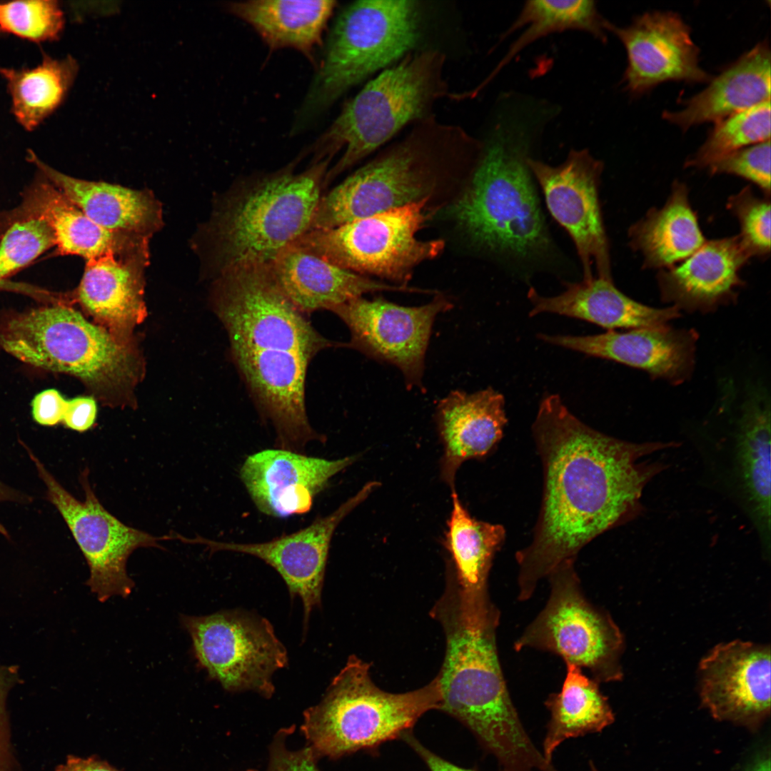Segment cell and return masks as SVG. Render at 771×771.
I'll use <instances>...</instances> for the list:
<instances>
[{"label": "cell", "instance_id": "1", "mask_svg": "<svg viewBox=\"0 0 771 771\" xmlns=\"http://www.w3.org/2000/svg\"><path fill=\"white\" fill-rule=\"evenodd\" d=\"M543 468V493L531 543L518 551V599L600 534L638 516L647 485L667 465L652 460L675 442L634 443L598 431L560 396L540 402L532 425Z\"/></svg>", "mask_w": 771, "mask_h": 771}, {"label": "cell", "instance_id": "2", "mask_svg": "<svg viewBox=\"0 0 771 771\" xmlns=\"http://www.w3.org/2000/svg\"><path fill=\"white\" fill-rule=\"evenodd\" d=\"M501 99L469 182L447 214L479 248L514 263L537 262L548 256L553 244L528 160L553 116L534 99L515 94Z\"/></svg>", "mask_w": 771, "mask_h": 771}, {"label": "cell", "instance_id": "3", "mask_svg": "<svg viewBox=\"0 0 771 771\" xmlns=\"http://www.w3.org/2000/svg\"><path fill=\"white\" fill-rule=\"evenodd\" d=\"M430 613L445 636L444 661L436 676L439 710L467 727L498 761L518 757L530 738L503 677L496 641L500 612L488 590L467 591L451 578Z\"/></svg>", "mask_w": 771, "mask_h": 771}, {"label": "cell", "instance_id": "4", "mask_svg": "<svg viewBox=\"0 0 771 771\" xmlns=\"http://www.w3.org/2000/svg\"><path fill=\"white\" fill-rule=\"evenodd\" d=\"M331 161L295 171L296 160L274 171L242 177L219 194L198 238L207 274L214 279L237 267L270 264L308 231Z\"/></svg>", "mask_w": 771, "mask_h": 771}, {"label": "cell", "instance_id": "5", "mask_svg": "<svg viewBox=\"0 0 771 771\" xmlns=\"http://www.w3.org/2000/svg\"><path fill=\"white\" fill-rule=\"evenodd\" d=\"M446 56L433 49L411 51L381 71L342 107L311 146L313 161L333 158L324 185L389 141L405 127L432 114L451 97L444 76Z\"/></svg>", "mask_w": 771, "mask_h": 771}, {"label": "cell", "instance_id": "6", "mask_svg": "<svg viewBox=\"0 0 771 771\" xmlns=\"http://www.w3.org/2000/svg\"><path fill=\"white\" fill-rule=\"evenodd\" d=\"M463 127L420 119L406 134L356 170L318 203L310 230L334 228L430 198L438 172L468 155Z\"/></svg>", "mask_w": 771, "mask_h": 771}, {"label": "cell", "instance_id": "7", "mask_svg": "<svg viewBox=\"0 0 771 771\" xmlns=\"http://www.w3.org/2000/svg\"><path fill=\"white\" fill-rule=\"evenodd\" d=\"M440 703L437 677L419 689L391 693L373 682L370 664L351 655L321 701L304 711L301 730L318 760H336L401 738Z\"/></svg>", "mask_w": 771, "mask_h": 771}, {"label": "cell", "instance_id": "8", "mask_svg": "<svg viewBox=\"0 0 771 771\" xmlns=\"http://www.w3.org/2000/svg\"><path fill=\"white\" fill-rule=\"evenodd\" d=\"M418 2L357 1L343 9L295 118L291 132L308 127L347 91L413 51L419 39Z\"/></svg>", "mask_w": 771, "mask_h": 771}, {"label": "cell", "instance_id": "9", "mask_svg": "<svg viewBox=\"0 0 771 771\" xmlns=\"http://www.w3.org/2000/svg\"><path fill=\"white\" fill-rule=\"evenodd\" d=\"M0 347L26 364L72 375L97 388H116L133 376L127 348L104 328L64 304L6 317L0 325Z\"/></svg>", "mask_w": 771, "mask_h": 771}, {"label": "cell", "instance_id": "10", "mask_svg": "<svg viewBox=\"0 0 771 771\" xmlns=\"http://www.w3.org/2000/svg\"><path fill=\"white\" fill-rule=\"evenodd\" d=\"M574 563L563 561L548 575L550 593L546 605L514 648L556 654L566 665L588 670L598 683L620 680L623 635L610 615L586 598Z\"/></svg>", "mask_w": 771, "mask_h": 771}, {"label": "cell", "instance_id": "11", "mask_svg": "<svg viewBox=\"0 0 771 771\" xmlns=\"http://www.w3.org/2000/svg\"><path fill=\"white\" fill-rule=\"evenodd\" d=\"M429 198L334 228L311 230L293 243L343 269L407 286L413 269L444 248L442 240L416 238L430 216Z\"/></svg>", "mask_w": 771, "mask_h": 771}, {"label": "cell", "instance_id": "12", "mask_svg": "<svg viewBox=\"0 0 771 771\" xmlns=\"http://www.w3.org/2000/svg\"><path fill=\"white\" fill-rule=\"evenodd\" d=\"M770 406L762 389L742 406L726 438L697 448L702 478L746 517L765 555L770 553Z\"/></svg>", "mask_w": 771, "mask_h": 771}, {"label": "cell", "instance_id": "13", "mask_svg": "<svg viewBox=\"0 0 771 771\" xmlns=\"http://www.w3.org/2000/svg\"><path fill=\"white\" fill-rule=\"evenodd\" d=\"M199 667L228 692L254 691L270 698L273 675L288 663L284 645L266 618L240 610L181 615Z\"/></svg>", "mask_w": 771, "mask_h": 771}, {"label": "cell", "instance_id": "14", "mask_svg": "<svg viewBox=\"0 0 771 771\" xmlns=\"http://www.w3.org/2000/svg\"><path fill=\"white\" fill-rule=\"evenodd\" d=\"M38 475L46 488V498L59 510L69 528L88 563L90 575L86 584L100 602L112 596L128 597L134 582L128 576L126 563L136 549L154 547L162 549L156 538L128 526L101 504L88 480V469L80 475L85 494L79 501L69 493L27 448Z\"/></svg>", "mask_w": 771, "mask_h": 771}, {"label": "cell", "instance_id": "15", "mask_svg": "<svg viewBox=\"0 0 771 771\" xmlns=\"http://www.w3.org/2000/svg\"><path fill=\"white\" fill-rule=\"evenodd\" d=\"M528 166L553 218L572 239L583 278H612L610 245L599 198L603 163L588 149H571L565 160L551 166L533 157Z\"/></svg>", "mask_w": 771, "mask_h": 771}, {"label": "cell", "instance_id": "16", "mask_svg": "<svg viewBox=\"0 0 771 771\" xmlns=\"http://www.w3.org/2000/svg\"><path fill=\"white\" fill-rule=\"evenodd\" d=\"M453 307L444 296L430 303L407 307L381 298H356L336 308L351 339L346 346L398 367L408 388H422L425 351L436 316Z\"/></svg>", "mask_w": 771, "mask_h": 771}, {"label": "cell", "instance_id": "17", "mask_svg": "<svg viewBox=\"0 0 771 771\" xmlns=\"http://www.w3.org/2000/svg\"><path fill=\"white\" fill-rule=\"evenodd\" d=\"M770 647L735 640L700 660V702L712 717L755 731L770 714Z\"/></svg>", "mask_w": 771, "mask_h": 771}, {"label": "cell", "instance_id": "18", "mask_svg": "<svg viewBox=\"0 0 771 771\" xmlns=\"http://www.w3.org/2000/svg\"><path fill=\"white\" fill-rule=\"evenodd\" d=\"M378 486L377 481L368 482L332 513L316 519L296 532L269 541L236 543L198 537L191 542L206 545L212 553L221 550L250 555L273 568L284 580L291 595L301 598L306 625L312 610L321 605L328 551L336 528Z\"/></svg>", "mask_w": 771, "mask_h": 771}, {"label": "cell", "instance_id": "19", "mask_svg": "<svg viewBox=\"0 0 771 771\" xmlns=\"http://www.w3.org/2000/svg\"><path fill=\"white\" fill-rule=\"evenodd\" d=\"M606 29L625 49L623 82L630 93L640 94L667 81L705 82L711 78L699 66V51L690 28L674 13H645L625 27L608 21Z\"/></svg>", "mask_w": 771, "mask_h": 771}, {"label": "cell", "instance_id": "20", "mask_svg": "<svg viewBox=\"0 0 771 771\" xmlns=\"http://www.w3.org/2000/svg\"><path fill=\"white\" fill-rule=\"evenodd\" d=\"M357 455L336 460L266 449L246 458L240 478L262 513L287 518L308 513L330 480L353 464Z\"/></svg>", "mask_w": 771, "mask_h": 771}, {"label": "cell", "instance_id": "21", "mask_svg": "<svg viewBox=\"0 0 771 771\" xmlns=\"http://www.w3.org/2000/svg\"><path fill=\"white\" fill-rule=\"evenodd\" d=\"M537 337L549 344L643 370L673 383L690 376L697 339L695 331L667 326L626 332L609 330L588 336L539 333Z\"/></svg>", "mask_w": 771, "mask_h": 771}, {"label": "cell", "instance_id": "22", "mask_svg": "<svg viewBox=\"0 0 771 771\" xmlns=\"http://www.w3.org/2000/svg\"><path fill=\"white\" fill-rule=\"evenodd\" d=\"M750 258L738 235L706 241L680 265L660 270L661 298L680 310L713 311L736 298L740 271Z\"/></svg>", "mask_w": 771, "mask_h": 771}, {"label": "cell", "instance_id": "23", "mask_svg": "<svg viewBox=\"0 0 771 771\" xmlns=\"http://www.w3.org/2000/svg\"><path fill=\"white\" fill-rule=\"evenodd\" d=\"M279 288L301 313L333 311L363 294L378 291L428 293L404 285L375 281L343 269L291 243L270 263Z\"/></svg>", "mask_w": 771, "mask_h": 771}, {"label": "cell", "instance_id": "24", "mask_svg": "<svg viewBox=\"0 0 771 771\" xmlns=\"http://www.w3.org/2000/svg\"><path fill=\"white\" fill-rule=\"evenodd\" d=\"M435 419L443 445L440 475L454 490L461 464L485 456L502 438L508 421L505 399L492 388L454 390L439 402Z\"/></svg>", "mask_w": 771, "mask_h": 771}, {"label": "cell", "instance_id": "25", "mask_svg": "<svg viewBox=\"0 0 771 771\" xmlns=\"http://www.w3.org/2000/svg\"><path fill=\"white\" fill-rule=\"evenodd\" d=\"M565 286L562 293L553 296H542L530 288L529 316L554 313L585 321L608 331L665 326L680 316L675 306L653 308L630 298L615 287L613 278L594 276L566 282Z\"/></svg>", "mask_w": 771, "mask_h": 771}, {"label": "cell", "instance_id": "26", "mask_svg": "<svg viewBox=\"0 0 771 771\" xmlns=\"http://www.w3.org/2000/svg\"><path fill=\"white\" fill-rule=\"evenodd\" d=\"M30 160L55 187L101 228L146 238L160 228L161 206L148 191L71 177L51 168L34 153L30 154Z\"/></svg>", "mask_w": 771, "mask_h": 771}, {"label": "cell", "instance_id": "27", "mask_svg": "<svg viewBox=\"0 0 771 771\" xmlns=\"http://www.w3.org/2000/svg\"><path fill=\"white\" fill-rule=\"evenodd\" d=\"M771 56L765 42L755 46L715 77L678 111L663 118L683 130L705 122H717L770 100Z\"/></svg>", "mask_w": 771, "mask_h": 771}, {"label": "cell", "instance_id": "28", "mask_svg": "<svg viewBox=\"0 0 771 771\" xmlns=\"http://www.w3.org/2000/svg\"><path fill=\"white\" fill-rule=\"evenodd\" d=\"M24 208L28 216L49 224L61 255L79 256L87 261L109 255L148 253V238L101 228L52 183H41L31 189Z\"/></svg>", "mask_w": 771, "mask_h": 771}, {"label": "cell", "instance_id": "29", "mask_svg": "<svg viewBox=\"0 0 771 771\" xmlns=\"http://www.w3.org/2000/svg\"><path fill=\"white\" fill-rule=\"evenodd\" d=\"M148 257L109 255L87 261L77 292L81 305L114 331H128L145 314L143 270Z\"/></svg>", "mask_w": 771, "mask_h": 771}, {"label": "cell", "instance_id": "30", "mask_svg": "<svg viewBox=\"0 0 771 771\" xmlns=\"http://www.w3.org/2000/svg\"><path fill=\"white\" fill-rule=\"evenodd\" d=\"M336 4L332 0H251L228 2L226 8L271 49L292 48L312 59Z\"/></svg>", "mask_w": 771, "mask_h": 771}, {"label": "cell", "instance_id": "31", "mask_svg": "<svg viewBox=\"0 0 771 771\" xmlns=\"http://www.w3.org/2000/svg\"><path fill=\"white\" fill-rule=\"evenodd\" d=\"M629 244L645 268L665 269L684 261L705 242L685 184L675 182L664 206L651 209L628 230Z\"/></svg>", "mask_w": 771, "mask_h": 771}, {"label": "cell", "instance_id": "32", "mask_svg": "<svg viewBox=\"0 0 771 771\" xmlns=\"http://www.w3.org/2000/svg\"><path fill=\"white\" fill-rule=\"evenodd\" d=\"M607 23L594 1H525L519 14L503 34L500 41L519 30L520 34L510 44L490 74L474 91L478 94L513 58L535 41L553 34L579 31L590 34L601 42H605Z\"/></svg>", "mask_w": 771, "mask_h": 771}, {"label": "cell", "instance_id": "33", "mask_svg": "<svg viewBox=\"0 0 771 771\" xmlns=\"http://www.w3.org/2000/svg\"><path fill=\"white\" fill-rule=\"evenodd\" d=\"M560 692L550 694L545 702L550 718L542 753L550 762L555 749L565 740L601 732L615 720L599 683L575 665L567 664Z\"/></svg>", "mask_w": 771, "mask_h": 771}, {"label": "cell", "instance_id": "34", "mask_svg": "<svg viewBox=\"0 0 771 771\" xmlns=\"http://www.w3.org/2000/svg\"><path fill=\"white\" fill-rule=\"evenodd\" d=\"M453 508L448 520L445 546L451 555L455 578L468 591L487 589L488 574L495 553L502 545L503 525L473 518L453 490Z\"/></svg>", "mask_w": 771, "mask_h": 771}, {"label": "cell", "instance_id": "35", "mask_svg": "<svg viewBox=\"0 0 771 771\" xmlns=\"http://www.w3.org/2000/svg\"><path fill=\"white\" fill-rule=\"evenodd\" d=\"M71 57L45 56L32 69H1L7 81L16 120L27 130L35 128L61 103L77 72Z\"/></svg>", "mask_w": 771, "mask_h": 771}, {"label": "cell", "instance_id": "36", "mask_svg": "<svg viewBox=\"0 0 771 771\" xmlns=\"http://www.w3.org/2000/svg\"><path fill=\"white\" fill-rule=\"evenodd\" d=\"M231 356L252 395L271 397L305 387L313 359L295 351L230 348Z\"/></svg>", "mask_w": 771, "mask_h": 771}, {"label": "cell", "instance_id": "37", "mask_svg": "<svg viewBox=\"0 0 771 771\" xmlns=\"http://www.w3.org/2000/svg\"><path fill=\"white\" fill-rule=\"evenodd\" d=\"M770 109L768 100L715 122L686 166L708 167L732 152L770 140Z\"/></svg>", "mask_w": 771, "mask_h": 771}, {"label": "cell", "instance_id": "38", "mask_svg": "<svg viewBox=\"0 0 771 771\" xmlns=\"http://www.w3.org/2000/svg\"><path fill=\"white\" fill-rule=\"evenodd\" d=\"M64 25L56 1L32 0L0 3V29L34 41L53 40Z\"/></svg>", "mask_w": 771, "mask_h": 771}, {"label": "cell", "instance_id": "39", "mask_svg": "<svg viewBox=\"0 0 771 771\" xmlns=\"http://www.w3.org/2000/svg\"><path fill=\"white\" fill-rule=\"evenodd\" d=\"M53 246V231L44 219L28 216L15 222L0 242V283Z\"/></svg>", "mask_w": 771, "mask_h": 771}, {"label": "cell", "instance_id": "40", "mask_svg": "<svg viewBox=\"0 0 771 771\" xmlns=\"http://www.w3.org/2000/svg\"><path fill=\"white\" fill-rule=\"evenodd\" d=\"M727 208L737 218L740 240L751 257H767L770 253V202L760 198L745 187L732 196Z\"/></svg>", "mask_w": 771, "mask_h": 771}, {"label": "cell", "instance_id": "41", "mask_svg": "<svg viewBox=\"0 0 771 771\" xmlns=\"http://www.w3.org/2000/svg\"><path fill=\"white\" fill-rule=\"evenodd\" d=\"M708 167L712 174L728 173L743 178L770 198V140L732 152Z\"/></svg>", "mask_w": 771, "mask_h": 771}, {"label": "cell", "instance_id": "42", "mask_svg": "<svg viewBox=\"0 0 771 771\" xmlns=\"http://www.w3.org/2000/svg\"><path fill=\"white\" fill-rule=\"evenodd\" d=\"M294 730L295 726L291 725L275 734L268 747V763L265 771H321L318 759L309 747L297 750L288 748L287 739Z\"/></svg>", "mask_w": 771, "mask_h": 771}, {"label": "cell", "instance_id": "43", "mask_svg": "<svg viewBox=\"0 0 771 771\" xmlns=\"http://www.w3.org/2000/svg\"><path fill=\"white\" fill-rule=\"evenodd\" d=\"M68 400L56 389L38 393L31 402L34 420L40 425H55L63 420Z\"/></svg>", "mask_w": 771, "mask_h": 771}, {"label": "cell", "instance_id": "44", "mask_svg": "<svg viewBox=\"0 0 771 771\" xmlns=\"http://www.w3.org/2000/svg\"><path fill=\"white\" fill-rule=\"evenodd\" d=\"M16 665L0 664V761L9 764L6 698L10 690L21 680Z\"/></svg>", "mask_w": 771, "mask_h": 771}, {"label": "cell", "instance_id": "45", "mask_svg": "<svg viewBox=\"0 0 771 771\" xmlns=\"http://www.w3.org/2000/svg\"><path fill=\"white\" fill-rule=\"evenodd\" d=\"M97 413L95 400L91 397H76L68 400L62 423L79 432L89 430L94 423Z\"/></svg>", "mask_w": 771, "mask_h": 771}, {"label": "cell", "instance_id": "46", "mask_svg": "<svg viewBox=\"0 0 771 771\" xmlns=\"http://www.w3.org/2000/svg\"><path fill=\"white\" fill-rule=\"evenodd\" d=\"M425 762L430 771H475L459 767L423 746L409 731L401 737Z\"/></svg>", "mask_w": 771, "mask_h": 771}, {"label": "cell", "instance_id": "47", "mask_svg": "<svg viewBox=\"0 0 771 771\" xmlns=\"http://www.w3.org/2000/svg\"><path fill=\"white\" fill-rule=\"evenodd\" d=\"M55 771H119L106 761L96 756L80 757L68 756L66 762L59 765Z\"/></svg>", "mask_w": 771, "mask_h": 771}, {"label": "cell", "instance_id": "48", "mask_svg": "<svg viewBox=\"0 0 771 771\" xmlns=\"http://www.w3.org/2000/svg\"><path fill=\"white\" fill-rule=\"evenodd\" d=\"M29 497L20 492L14 490L13 488L6 486L1 482H0V501H10L16 503L28 502ZM0 532L5 534V530L2 526L0 525Z\"/></svg>", "mask_w": 771, "mask_h": 771}, {"label": "cell", "instance_id": "49", "mask_svg": "<svg viewBox=\"0 0 771 771\" xmlns=\"http://www.w3.org/2000/svg\"><path fill=\"white\" fill-rule=\"evenodd\" d=\"M770 755H763L757 760L747 771H771Z\"/></svg>", "mask_w": 771, "mask_h": 771}, {"label": "cell", "instance_id": "50", "mask_svg": "<svg viewBox=\"0 0 771 771\" xmlns=\"http://www.w3.org/2000/svg\"><path fill=\"white\" fill-rule=\"evenodd\" d=\"M10 765L4 763L0 761V771H9V767Z\"/></svg>", "mask_w": 771, "mask_h": 771}, {"label": "cell", "instance_id": "51", "mask_svg": "<svg viewBox=\"0 0 771 771\" xmlns=\"http://www.w3.org/2000/svg\"><path fill=\"white\" fill-rule=\"evenodd\" d=\"M589 765H590V767L591 771H599L598 769L596 767V766L595 765V764L592 761L589 762Z\"/></svg>", "mask_w": 771, "mask_h": 771}]
</instances>
